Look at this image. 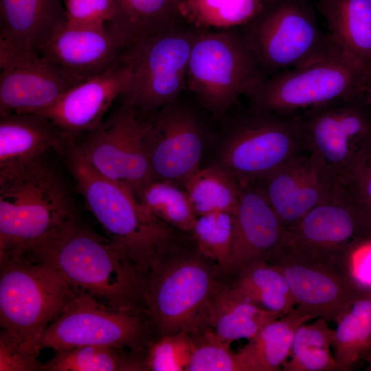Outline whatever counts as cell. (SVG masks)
<instances>
[{"label": "cell", "instance_id": "obj_20", "mask_svg": "<svg viewBox=\"0 0 371 371\" xmlns=\"http://www.w3.org/2000/svg\"><path fill=\"white\" fill-rule=\"evenodd\" d=\"M131 69L123 60L105 72L69 89L38 113L49 119L69 141L99 126L113 102L126 91Z\"/></svg>", "mask_w": 371, "mask_h": 371}, {"label": "cell", "instance_id": "obj_3", "mask_svg": "<svg viewBox=\"0 0 371 371\" xmlns=\"http://www.w3.org/2000/svg\"><path fill=\"white\" fill-rule=\"evenodd\" d=\"M74 216L63 186L41 159L0 168V254H23Z\"/></svg>", "mask_w": 371, "mask_h": 371}, {"label": "cell", "instance_id": "obj_28", "mask_svg": "<svg viewBox=\"0 0 371 371\" xmlns=\"http://www.w3.org/2000/svg\"><path fill=\"white\" fill-rule=\"evenodd\" d=\"M332 345L338 370H349L371 350V286H365L337 323Z\"/></svg>", "mask_w": 371, "mask_h": 371}, {"label": "cell", "instance_id": "obj_40", "mask_svg": "<svg viewBox=\"0 0 371 371\" xmlns=\"http://www.w3.org/2000/svg\"><path fill=\"white\" fill-rule=\"evenodd\" d=\"M282 366L283 371L337 370V364L330 348H310L290 355Z\"/></svg>", "mask_w": 371, "mask_h": 371}, {"label": "cell", "instance_id": "obj_22", "mask_svg": "<svg viewBox=\"0 0 371 371\" xmlns=\"http://www.w3.org/2000/svg\"><path fill=\"white\" fill-rule=\"evenodd\" d=\"M67 21L64 0H0V60L41 55Z\"/></svg>", "mask_w": 371, "mask_h": 371}, {"label": "cell", "instance_id": "obj_8", "mask_svg": "<svg viewBox=\"0 0 371 371\" xmlns=\"http://www.w3.org/2000/svg\"><path fill=\"white\" fill-rule=\"evenodd\" d=\"M369 76L339 47L308 65L265 79L249 97L250 106L279 114L309 109L366 92Z\"/></svg>", "mask_w": 371, "mask_h": 371}, {"label": "cell", "instance_id": "obj_38", "mask_svg": "<svg viewBox=\"0 0 371 371\" xmlns=\"http://www.w3.org/2000/svg\"><path fill=\"white\" fill-rule=\"evenodd\" d=\"M36 356L1 330L0 371H45L44 363L39 361Z\"/></svg>", "mask_w": 371, "mask_h": 371}, {"label": "cell", "instance_id": "obj_25", "mask_svg": "<svg viewBox=\"0 0 371 371\" xmlns=\"http://www.w3.org/2000/svg\"><path fill=\"white\" fill-rule=\"evenodd\" d=\"M284 315L244 299L229 287H221L213 299L207 321L214 328L209 335L221 342L253 339L269 323Z\"/></svg>", "mask_w": 371, "mask_h": 371}, {"label": "cell", "instance_id": "obj_5", "mask_svg": "<svg viewBox=\"0 0 371 371\" xmlns=\"http://www.w3.org/2000/svg\"><path fill=\"white\" fill-rule=\"evenodd\" d=\"M266 77L243 32L196 30L186 87L206 110L223 115Z\"/></svg>", "mask_w": 371, "mask_h": 371}, {"label": "cell", "instance_id": "obj_24", "mask_svg": "<svg viewBox=\"0 0 371 371\" xmlns=\"http://www.w3.org/2000/svg\"><path fill=\"white\" fill-rule=\"evenodd\" d=\"M333 41L371 76V0H318Z\"/></svg>", "mask_w": 371, "mask_h": 371}, {"label": "cell", "instance_id": "obj_4", "mask_svg": "<svg viewBox=\"0 0 371 371\" xmlns=\"http://www.w3.org/2000/svg\"><path fill=\"white\" fill-rule=\"evenodd\" d=\"M80 292L45 264L0 254L1 330L28 352Z\"/></svg>", "mask_w": 371, "mask_h": 371}, {"label": "cell", "instance_id": "obj_36", "mask_svg": "<svg viewBox=\"0 0 371 371\" xmlns=\"http://www.w3.org/2000/svg\"><path fill=\"white\" fill-rule=\"evenodd\" d=\"M229 346L208 334L207 341L195 345L186 371H251L240 351Z\"/></svg>", "mask_w": 371, "mask_h": 371}, {"label": "cell", "instance_id": "obj_7", "mask_svg": "<svg viewBox=\"0 0 371 371\" xmlns=\"http://www.w3.org/2000/svg\"><path fill=\"white\" fill-rule=\"evenodd\" d=\"M305 151L345 184L371 156V108L366 94L339 100L297 115Z\"/></svg>", "mask_w": 371, "mask_h": 371}, {"label": "cell", "instance_id": "obj_11", "mask_svg": "<svg viewBox=\"0 0 371 371\" xmlns=\"http://www.w3.org/2000/svg\"><path fill=\"white\" fill-rule=\"evenodd\" d=\"M249 109L228 127L218 164L242 184L254 183L305 151L297 118Z\"/></svg>", "mask_w": 371, "mask_h": 371}, {"label": "cell", "instance_id": "obj_30", "mask_svg": "<svg viewBox=\"0 0 371 371\" xmlns=\"http://www.w3.org/2000/svg\"><path fill=\"white\" fill-rule=\"evenodd\" d=\"M242 185L219 164L199 169L184 185L196 216L224 212L234 214Z\"/></svg>", "mask_w": 371, "mask_h": 371}, {"label": "cell", "instance_id": "obj_14", "mask_svg": "<svg viewBox=\"0 0 371 371\" xmlns=\"http://www.w3.org/2000/svg\"><path fill=\"white\" fill-rule=\"evenodd\" d=\"M371 241V222L343 184L297 222L286 228L284 247L300 254L348 262L361 245Z\"/></svg>", "mask_w": 371, "mask_h": 371}, {"label": "cell", "instance_id": "obj_15", "mask_svg": "<svg viewBox=\"0 0 371 371\" xmlns=\"http://www.w3.org/2000/svg\"><path fill=\"white\" fill-rule=\"evenodd\" d=\"M268 262L283 274L300 312L337 323L365 287L346 263L306 256L282 247Z\"/></svg>", "mask_w": 371, "mask_h": 371}, {"label": "cell", "instance_id": "obj_16", "mask_svg": "<svg viewBox=\"0 0 371 371\" xmlns=\"http://www.w3.org/2000/svg\"><path fill=\"white\" fill-rule=\"evenodd\" d=\"M143 119L153 180L184 186L200 169L204 144L200 120L178 100Z\"/></svg>", "mask_w": 371, "mask_h": 371}, {"label": "cell", "instance_id": "obj_18", "mask_svg": "<svg viewBox=\"0 0 371 371\" xmlns=\"http://www.w3.org/2000/svg\"><path fill=\"white\" fill-rule=\"evenodd\" d=\"M253 183L285 228L297 222L341 184L309 153L292 157Z\"/></svg>", "mask_w": 371, "mask_h": 371}, {"label": "cell", "instance_id": "obj_26", "mask_svg": "<svg viewBox=\"0 0 371 371\" xmlns=\"http://www.w3.org/2000/svg\"><path fill=\"white\" fill-rule=\"evenodd\" d=\"M311 319L295 307L263 327L240 350L251 371L279 370L290 356L297 329Z\"/></svg>", "mask_w": 371, "mask_h": 371}, {"label": "cell", "instance_id": "obj_6", "mask_svg": "<svg viewBox=\"0 0 371 371\" xmlns=\"http://www.w3.org/2000/svg\"><path fill=\"white\" fill-rule=\"evenodd\" d=\"M221 288L205 257L178 249L156 262L147 273L144 310L163 335L188 332L207 321Z\"/></svg>", "mask_w": 371, "mask_h": 371}, {"label": "cell", "instance_id": "obj_29", "mask_svg": "<svg viewBox=\"0 0 371 371\" xmlns=\"http://www.w3.org/2000/svg\"><path fill=\"white\" fill-rule=\"evenodd\" d=\"M265 8L262 0H183L176 5L179 16L194 30H232L245 25Z\"/></svg>", "mask_w": 371, "mask_h": 371}, {"label": "cell", "instance_id": "obj_13", "mask_svg": "<svg viewBox=\"0 0 371 371\" xmlns=\"http://www.w3.org/2000/svg\"><path fill=\"white\" fill-rule=\"evenodd\" d=\"M74 146L95 172L126 187L137 198L153 180L144 119L124 104Z\"/></svg>", "mask_w": 371, "mask_h": 371}, {"label": "cell", "instance_id": "obj_27", "mask_svg": "<svg viewBox=\"0 0 371 371\" xmlns=\"http://www.w3.org/2000/svg\"><path fill=\"white\" fill-rule=\"evenodd\" d=\"M238 273L229 288L238 296L282 315L295 307V300L285 278L269 262H253Z\"/></svg>", "mask_w": 371, "mask_h": 371}, {"label": "cell", "instance_id": "obj_23", "mask_svg": "<svg viewBox=\"0 0 371 371\" xmlns=\"http://www.w3.org/2000/svg\"><path fill=\"white\" fill-rule=\"evenodd\" d=\"M0 168L41 159L49 149L68 140L47 117L38 113L0 115Z\"/></svg>", "mask_w": 371, "mask_h": 371}, {"label": "cell", "instance_id": "obj_43", "mask_svg": "<svg viewBox=\"0 0 371 371\" xmlns=\"http://www.w3.org/2000/svg\"><path fill=\"white\" fill-rule=\"evenodd\" d=\"M262 1H264L265 5H269L276 3V1L279 0H262Z\"/></svg>", "mask_w": 371, "mask_h": 371}, {"label": "cell", "instance_id": "obj_9", "mask_svg": "<svg viewBox=\"0 0 371 371\" xmlns=\"http://www.w3.org/2000/svg\"><path fill=\"white\" fill-rule=\"evenodd\" d=\"M242 31L268 78L315 62L339 46L324 33L308 0H279Z\"/></svg>", "mask_w": 371, "mask_h": 371}, {"label": "cell", "instance_id": "obj_39", "mask_svg": "<svg viewBox=\"0 0 371 371\" xmlns=\"http://www.w3.org/2000/svg\"><path fill=\"white\" fill-rule=\"evenodd\" d=\"M328 322L318 317L311 324L300 326L294 335L290 355L306 348L332 347L335 331Z\"/></svg>", "mask_w": 371, "mask_h": 371}, {"label": "cell", "instance_id": "obj_37", "mask_svg": "<svg viewBox=\"0 0 371 371\" xmlns=\"http://www.w3.org/2000/svg\"><path fill=\"white\" fill-rule=\"evenodd\" d=\"M68 21L85 25H111L117 14L116 0H64Z\"/></svg>", "mask_w": 371, "mask_h": 371}, {"label": "cell", "instance_id": "obj_42", "mask_svg": "<svg viewBox=\"0 0 371 371\" xmlns=\"http://www.w3.org/2000/svg\"><path fill=\"white\" fill-rule=\"evenodd\" d=\"M366 94L371 108V76L369 77Z\"/></svg>", "mask_w": 371, "mask_h": 371}, {"label": "cell", "instance_id": "obj_1", "mask_svg": "<svg viewBox=\"0 0 371 371\" xmlns=\"http://www.w3.org/2000/svg\"><path fill=\"white\" fill-rule=\"evenodd\" d=\"M23 254L113 308L144 310L147 275L118 244L80 225L74 216L32 243Z\"/></svg>", "mask_w": 371, "mask_h": 371}, {"label": "cell", "instance_id": "obj_35", "mask_svg": "<svg viewBox=\"0 0 371 371\" xmlns=\"http://www.w3.org/2000/svg\"><path fill=\"white\" fill-rule=\"evenodd\" d=\"M195 345L186 331L164 335L149 348L146 356L142 359L144 369L186 371Z\"/></svg>", "mask_w": 371, "mask_h": 371}, {"label": "cell", "instance_id": "obj_45", "mask_svg": "<svg viewBox=\"0 0 371 371\" xmlns=\"http://www.w3.org/2000/svg\"><path fill=\"white\" fill-rule=\"evenodd\" d=\"M181 1H183V0H172V3L174 4V5L176 7V5H177L179 2H181Z\"/></svg>", "mask_w": 371, "mask_h": 371}, {"label": "cell", "instance_id": "obj_46", "mask_svg": "<svg viewBox=\"0 0 371 371\" xmlns=\"http://www.w3.org/2000/svg\"><path fill=\"white\" fill-rule=\"evenodd\" d=\"M371 161V156H370V160H369V161ZM369 161H368V162H369Z\"/></svg>", "mask_w": 371, "mask_h": 371}, {"label": "cell", "instance_id": "obj_2", "mask_svg": "<svg viewBox=\"0 0 371 371\" xmlns=\"http://www.w3.org/2000/svg\"><path fill=\"white\" fill-rule=\"evenodd\" d=\"M67 163L85 203L105 230L146 275L179 249V230L153 214L126 187L95 172L74 142L65 146Z\"/></svg>", "mask_w": 371, "mask_h": 371}, {"label": "cell", "instance_id": "obj_41", "mask_svg": "<svg viewBox=\"0 0 371 371\" xmlns=\"http://www.w3.org/2000/svg\"><path fill=\"white\" fill-rule=\"evenodd\" d=\"M343 185L359 209L371 222V161L351 181Z\"/></svg>", "mask_w": 371, "mask_h": 371}, {"label": "cell", "instance_id": "obj_19", "mask_svg": "<svg viewBox=\"0 0 371 371\" xmlns=\"http://www.w3.org/2000/svg\"><path fill=\"white\" fill-rule=\"evenodd\" d=\"M0 115L38 113L78 85L41 55L0 60Z\"/></svg>", "mask_w": 371, "mask_h": 371}, {"label": "cell", "instance_id": "obj_21", "mask_svg": "<svg viewBox=\"0 0 371 371\" xmlns=\"http://www.w3.org/2000/svg\"><path fill=\"white\" fill-rule=\"evenodd\" d=\"M286 228L253 183L242 184L233 214L232 271L257 261H269L284 246Z\"/></svg>", "mask_w": 371, "mask_h": 371}, {"label": "cell", "instance_id": "obj_32", "mask_svg": "<svg viewBox=\"0 0 371 371\" xmlns=\"http://www.w3.org/2000/svg\"><path fill=\"white\" fill-rule=\"evenodd\" d=\"M45 371H134L144 370L140 357L125 348L89 345L55 352L44 363Z\"/></svg>", "mask_w": 371, "mask_h": 371}, {"label": "cell", "instance_id": "obj_33", "mask_svg": "<svg viewBox=\"0 0 371 371\" xmlns=\"http://www.w3.org/2000/svg\"><path fill=\"white\" fill-rule=\"evenodd\" d=\"M137 199L153 214L179 231L191 232L197 218L186 190L170 181L153 180Z\"/></svg>", "mask_w": 371, "mask_h": 371}, {"label": "cell", "instance_id": "obj_17", "mask_svg": "<svg viewBox=\"0 0 371 371\" xmlns=\"http://www.w3.org/2000/svg\"><path fill=\"white\" fill-rule=\"evenodd\" d=\"M126 49L123 36L111 25L67 21L48 39L41 55L79 84L118 64Z\"/></svg>", "mask_w": 371, "mask_h": 371}, {"label": "cell", "instance_id": "obj_34", "mask_svg": "<svg viewBox=\"0 0 371 371\" xmlns=\"http://www.w3.org/2000/svg\"><path fill=\"white\" fill-rule=\"evenodd\" d=\"M191 232L203 257L232 271L233 214L217 212L198 216Z\"/></svg>", "mask_w": 371, "mask_h": 371}, {"label": "cell", "instance_id": "obj_44", "mask_svg": "<svg viewBox=\"0 0 371 371\" xmlns=\"http://www.w3.org/2000/svg\"><path fill=\"white\" fill-rule=\"evenodd\" d=\"M366 357H367V361H368V362L369 363V366H370V370H371V350H370V352L366 355Z\"/></svg>", "mask_w": 371, "mask_h": 371}, {"label": "cell", "instance_id": "obj_31", "mask_svg": "<svg viewBox=\"0 0 371 371\" xmlns=\"http://www.w3.org/2000/svg\"><path fill=\"white\" fill-rule=\"evenodd\" d=\"M117 14L111 24L130 47L170 27L177 14L172 0H116Z\"/></svg>", "mask_w": 371, "mask_h": 371}, {"label": "cell", "instance_id": "obj_10", "mask_svg": "<svg viewBox=\"0 0 371 371\" xmlns=\"http://www.w3.org/2000/svg\"><path fill=\"white\" fill-rule=\"evenodd\" d=\"M196 32L175 23L126 49L123 60L131 78L123 104L144 117L178 100L186 85Z\"/></svg>", "mask_w": 371, "mask_h": 371}, {"label": "cell", "instance_id": "obj_12", "mask_svg": "<svg viewBox=\"0 0 371 371\" xmlns=\"http://www.w3.org/2000/svg\"><path fill=\"white\" fill-rule=\"evenodd\" d=\"M142 311L117 310L80 291L32 344L31 352L111 345L129 348L138 355L148 335Z\"/></svg>", "mask_w": 371, "mask_h": 371}]
</instances>
